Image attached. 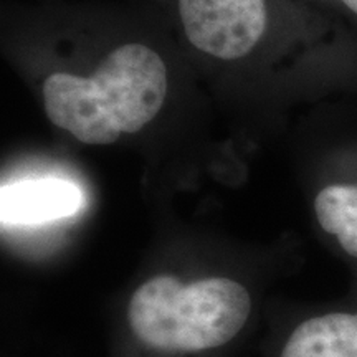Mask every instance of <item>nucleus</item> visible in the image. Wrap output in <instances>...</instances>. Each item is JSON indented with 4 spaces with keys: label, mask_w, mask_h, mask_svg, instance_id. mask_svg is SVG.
<instances>
[{
    "label": "nucleus",
    "mask_w": 357,
    "mask_h": 357,
    "mask_svg": "<svg viewBox=\"0 0 357 357\" xmlns=\"http://www.w3.org/2000/svg\"><path fill=\"white\" fill-rule=\"evenodd\" d=\"M166 95V65L139 43L106 55L91 78L53 73L43 84L50 121L93 146L113 144L123 132L141 131L158 116Z\"/></svg>",
    "instance_id": "nucleus-1"
},
{
    "label": "nucleus",
    "mask_w": 357,
    "mask_h": 357,
    "mask_svg": "<svg viewBox=\"0 0 357 357\" xmlns=\"http://www.w3.org/2000/svg\"><path fill=\"white\" fill-rule=\"evenodd\" d=\"M250 312L252 298L238 281L213 276L184 284L172 275H158L132 293L128 324L151 349L204 352L230 342Z\"/></svg>",
    "instance_id": "nucleus-2"
},
{
    "label": "nucleus",
    "mask_w": 357,
    "mask_h": 357,
    "mask_svg": "<svg viewBox=\"0 0 357 357\" xmlns=\"http://www.w3.org/2000/svg\"><path fill=\"white\" fill-rule=\"evenodd\" d=\"M187 38L220 60L252 52L266 29L265 0H178Z\"/></svg>",
    "instance_id": "nucleus-3"
},
{
    "label": "nucleus",
    "mask_w": 357,
    "mask_h": 357,
    "mask_svg": "<svg viewBox=\"0 0 357 357\" xmlns=\"http://www.w3.org/2000/svg\"><path fill=\"white\" fill-rule=\"evenodd\" d=\"M280 357H357V303L301 318L284 337Z\"/></svg>",
    "instance_id": "nucleus-4"
},
{
    "label": "nucleus",
    "mask_w": 357,
    "mask_h": 357,
    "mask_svg": "<svg viewBox=\"0 0 357 357\" xmlns=\"http://www.w3.org/2000/svg\"><path fill=\"white\" fill-rule=\"evenodd\" d=\"M83 204L82 190L60 178L17 182L2 187L3 225H37L70 217Z\"/></svg>",
    "instance_id": "nucleus-5"
},
{
    "label": "nucleus",
    "mask_w": 357,
    "mask_h": 357,
    "mask_svg": "<svg viewBox=\"0 0 357 357\" xmlns=\"http://www.w3.org/2000/svg\"><path fill=\"white\" fill-rule=\"evenodd\" d=\"M342 2H344L346 6L351 8L352 12H356V13H357V0H342Z\"/></svg>",
    "instance_id": "nucleus-6"
}]
</instances>
